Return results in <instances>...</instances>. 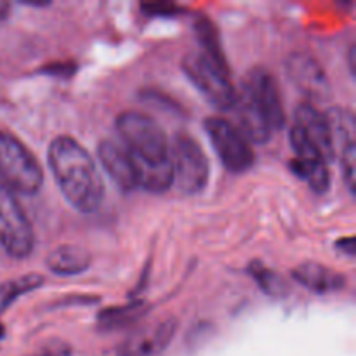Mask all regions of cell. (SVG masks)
<instances>
[{
    "instance_id": "cell-8",
    "label": "cell",
    "mask_w": 356,
    "mask_h": 356,
    "mask_svg": "<svg viewBox=\"0 0 356 356\" xmlns=\"http://www.w3.org/2000/svg\"><path fill=\"white\" fill-rule=\"evenodd\" d=\"M243 97L250 101L268 122L271 131H280L285 125V110L282 103L280 90L277 80L266 68L250 70L249 75L243 80L242 90Z\"/></svg>"
},
{
    "instance_id": "cell-3",
    "label": "cell",
    "mask_w": 356,
    "mask_h": 356,
    "mask_svg": "<svg viewBox=\"0 0 356 356\" xmlns=\"http://www.w3.org/2000/svg\"><path fill=\"white\" fill-rule=\"evenodd\" d=\"M117 132L134 159L162 162L170 159L169 139L162 125L141 111H124L117 117Z\"/></svg>"
},
{
    "instance_id": "cell-21",
    "label": "cell",
    "mask_w": 356,
    "mask_h": 356,
    "mask_svg": "<svg viewBox=\"0 0 356 356\" xmlns=\"http://www.w3.org/2000/svg\"><path fill=\"white\" fill-rule=\"evenodd\" d=\"M143 9L149 16H174L179 13V7L172 3H145Z\"/></svg>"
},
{
    "instance_id": "cell-2",
    "label": "cell",
    "mask_w": 356,
    "mask_h": 356,
    "mask_svg": "<svg viewBox=\"0 0 356 356\" xmlns=\"http://www.w3.org/2000/svg\"><path fill=\"white\" fill-rule=\"evenodd\" d=\"M0 184L14 195H37L44 170L33 153L14 134L0 131Z\"/></svg>"
},
{
    "instance_id": "cell-24",
    "label": "cell",
    "mask_w": 356,
    "mask_h": 356,
    "mask_svg": "<svg viewBox=\"0 0 356 356\" xmlns=\"http://www.w3.org/2000/svg\"><path fill=\"white\" fill-rule=\"evenodd\" d=\"M2 336H3V327L0 325V337H2Z\"/></svg>"
},
{
    "instance_id": "cell-18",
    "label": "cell",
    "mask_w": 356,
    "mask_h": 356,
    "mask_svg": "<svg viewBox=\"0 0 356 356\" xmlns=\"http://www.w3.org/2000/svg\"><path fill=\"white\" fill-rule=\"evenodd\" d=\"M44 284V278L37 273H28L23 277H17L14 280L0 284V315L10 308L13 302H16L21 296L35 291Z\"/></svg>"
},
{
    "instance_id": "cell-12",
    "label": "cell",
    "mask_w": 356,
    "mask_h": 356,
    "mask_svg": "<svg viewBox=\"0 0 356 356\" xmlns=\"http://www.w3.org/2000/svg\"><path fill=\"white\" fill-rule=\"evenodd\" d=\"M294 127H298L305 134V138L318 149V153L323 156L327 163H330L336 159L329 120L312 103H302L296 108Z\"/></svg>"
},
{
    "instance_id": "cell-22",
    "label": "cell",
    "mask_w": 356,
    "mask_h": 356,
    "mask_svg": "<svg viewBox=\"0 0 356 356\" xmlns=\"http://www.w3.org/2000/svg\"><path fill=\"white\" fill-rule=\"evenodd\" d=\"M337 247L341 249V252L348 254V256H355V236H346V238L339 240Z\"/></svg>"
},
{
    "instance_id": "cell-16",
    "label": "cell",
    "mask_w": 356,
    "mask_h": 356,
    "mask_svg": "<svg viewBox=\"0 0 356 356\" xmlns=\"http://www.w3.org/2000/svg\"><path fill=\"white\" fill-rule=\"evenodd\" d=\"M195 31H197L198 42H200L202 54L205 58L211 59L214 65H218L219 68L225 70V72H229L228 61L225 58V52L221 49V42H219L218 30H216L214 23H212L209 17L200 16L195 23Z\"/></svg>"
},
{
    "instance_id": "cell-13",
    "label": "cell",
    "mask_w": 356,
    "mask_h": 356,
    "mask_svg": "<svg viewBox=\"0 0 356 356\" xmlns=\"http://www.w3.org/2000/svg\"><path fill=\"white\" fill-rule=\"evenodd\" d=\"M97 156H99L103 169L118 188H122L124 191L136 190L134 165H132L131 155L124 145L104 139L97 148Z\"/></svg>"
},
{
    "instance_id": "cell-6",
    "label": "cell",
    "mask_w": 356,
    "mask_h": 356,
    "mask_svg": "<svg viewBox=\"0 0 356 356\" xmlns=\"http://www.w3.org/2000/svg\"><path fill=\"white\" fill-rule=\"evenodd\" d=\"M0 245L14 259L33 252L35 232L17 197L0 184Z\"/></svg>"
},
{
    "instance_id": "cell-4",
    "label": "cell",
    "mask_w": 356,
    "mask_h": 356,
    "mask_svg": "<svg viewBox=\"0 0 356 356\" xmlns=\"http://www.w3.org/2000/svg\"><path fill=\"white\" fill-rule=\"evenodd\" d=\"M169 155L172 163L174 184L179 188V191L190 197L202 193L207 186L211 167H209L207 155L197 139L179 132L169 143Z\"/></svg>"
},
{
    "instance_id": "cell-5",
    "label": "cell",
    "mask_w": 356,
    "mask_h": 356,
    "mask_svg": "<svg viewBox=\"0 0 356 356\" xmlns=\"http://www.w3.org/2000/svg\"><path fill=\"white\" fill-rule=\"evenodd\" d=\"M183 72L190 82L207 97L212 106L221 111H229L235 108L238 90H235L229 82V72L219 68L202 52L184 56Z\"/></svg>"
},
{
    "instance_id": "cell-17",
    "label": "cell",
    "mask_w": 356,
    "mask_h": 356,
    "mask_svg": "<svg viewBox=\"0 0 356 356\" xmlns=\"http://www.w3.org/2000/svg\"><path fill=\"white\" fill-rule=\"evenodd\" d=\"M146 315V305L141 301H136L127 306H117V308L104 309L97 316V325L103 330H118L132 325L139 318Z\"/></svg>"
},
{
    "instance_id": "cell-1",
    "label": "cell",
    "mask_w": 356,
    "mask_h": 356,
    "mask_svg": "<svg viewBox=\"0 0 356 356\" xmlns=\"http://www.w3.org/2000/svg\"><path fill=\"white\" fill-rule=\"evenodd\" d=\"M47 162L59 191L73 209L83 214L97 211L104 184L90 153L70 136H59L49 145Z\"/></svg>"
},
{
    "instance_id": "cell-15",
    "label": "cell",
    "mask_w": 356,
    "mask_h": 356,
    "mask_svg": "<svg viewBox=\"0 0 356 356\" xmlns=\"http://www.w3.org/2000/svg\"><path fill=\"white\" fill-rule=\"evenodd\" d=\"M90 261L92 257L83 247L66 243V245H59L58 249L52 250L45 259V264L54 275L73 277V275H80L89 270Z\"/></svg>"
},
{
    "instance_id": "cell-19",
    "label": "cell",
    "mask_w": 356,
    "mask_h": 356,
    "mask_svg": "<svg viewBox=\"0 0 356 356\" xmlns=\"http://www.w3.org/2000/svg\"><path fill=\"white\" fill-rule=\"evenodd\" d=\"M249 273L256 280V284L270 296H282L285 291V284L278 273L264 266L263 263H252L249 268Z\"/></svg>"
},
{
    "instance_id": "cell-11",
    "label": "cell",
    "mask_w": 356,
    "mask_h": 356,
    "mask_svg": "<svg viewBox=\"0 0 356 356\" xmlns=\"http://www.w3.org/2000/svg\"><path fill=\"white\" fill-rule=\"evenodd\" d=\"M291 82L301 90L305 96L313 101H325L330 96V82L327 73L315 58L305 52H294L285 61Z\"/></svg>"
},
{
    "instance_id": "cell-10",
    "label": "cell",
    "mask_w": 356,
    "mask_h": 356,
    "mask_svg": "<svg viewBox=\"0 0 356 356\" xmlns=\"http://www.w3.org/2000/svg\"><path fill=\"white\" fill-rule=\"evenodd\" d=\"M176 334L174 318H160L136 329L122 343L120 356H160L167 350Z\"/></svg>"
},
{
    "instance_id": "cell-23",
    "label": "cell",
    "mask_w": 356,
    "mask_h": 356,
    "mask_svg": "<svg viewBox=\"0 0 356 356\" xmlns=\"http://www.w3.org/2000/svg\"><path fill=\"white\" fill-rule=\"evenodd\" d=\"M350 72H351V75H355V70H356V66H355V58H356V54H355V45H351L350 47Z\"/></svg>"
},
{
    "instance_id": "cell-20",
    "label": "cell",
    "mask_w": 356,
    "mask_h": 356,
    "mask_svg": "<svg viewBox=\"0 0 356 356\" xmlns=\"http://www.w3.org/2000/svg\"><path fill=\"white\" fill-rule=\"evenodd\" d=\"M341 169H343V177L348 184V190L351 195H355V183H356V146L348 145L346 148L341 149L339 153ZM336 155V156H337Z\"/></svg>"
},
{
    "instance_id": "cell-7",
    "label": "cell",
    "mask_w": 356,
    "mask_h": 356,
    "mask_svg": "<svg viewBox=\"0 0 356 356\" xmlns=\"http://www.w3.org/2000/svg\"><path fill=\"white\" fill-rule=\"evenodd\" d=\"M204 127L226 170L242 174L254 165V149L235 124L222 117L205 118Z\"/></svg>"
},
{
    "instance_id": "cell-9",
    "label": "cell",
    "mask_w": 356,
    "mask_h": 356,
    "mask_svg": "<svg viewBox=\"0 0 356 356\" xmlns=\"http://www.w3.org/2000/svg\"><path fill=\"white\" fill-rule=\"evenodd\" d=\"M291 146L296 153L294 159L291 160L292 172L301 177L316 195L327 193L330 188L329 163L294 125L291 129Z\"/></svg>"
},
{
    "instance_id": "cell-14",
    "label": "cell",
    "mask_w": 356,
    "mask_h": 356,
    "mask_svg": "<svg viewBox=\"0 0 356 356\" xmlns=\"http://www.w3.org/2000/svg\"><path fill=\"white\" fill-rule=\"evenodd\" d=\"M292 277L298 284L315 294H332L346 287V277L322 263H302L294 268Z\"/></svg>"
}]
</instances>
